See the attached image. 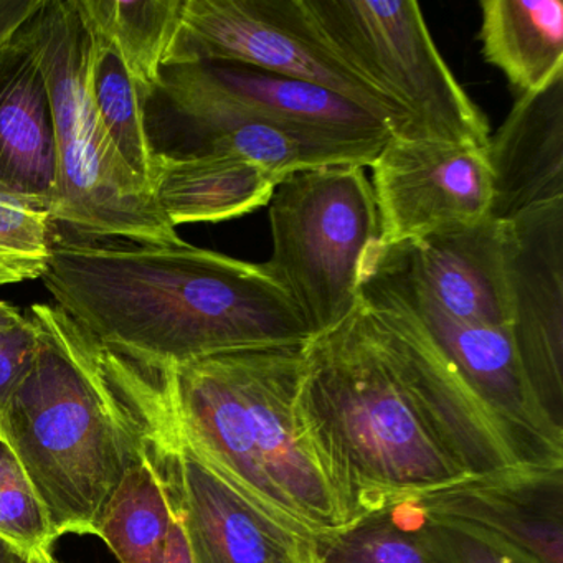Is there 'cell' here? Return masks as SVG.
Returning a JSON list of instances; mask_svg holds the SVG:
<instances>
[{
  "mask_svg": "<svg viewBox=\"0 0 563 563\" xmlns=\"http://www.w3.org/2000/svg\"><path fill=\"white\" fill-rule=\"evenodd\" d=\"M25 319H27V316L22 314L21 309L9 305V302L0 301V332L18 328Z\"/></svg>",
  "mask_w": 563,
  "mask_h": 563,
  "instance_id": "obj_30",
  "label": "cell"
},
{
  "mask_svg": "<svg viewBox=\"0 0 563 563\" xmlns=\"http://www.w3.org/2000/svg\"><path fill=\"white\" fill-rule=\"evenodd\" d=\"M423 411L407 341L390 312L358 301L341 325L305 345L299 413L305 430L328 428L309 443L316 457L319 444H334L324 471L342 509L352 467L354 481L395 489L460 479L463 467Z\"/></svg>",
  "mask_w": 563,
  "mask_h": 563,
  "instance_id": "obj_3",
  "label": "cell"
},
{
  "mask_svg": "<svg viewBox=\"0 0 563 563\" xmlns=\"http://www.w3.org/2000/svg\"><path fill=\"white\" fill-rule=\"evenodd\" d=\"M31 555L0 537V563H29Z\"/></svg>",
  "mask_w": 563,
  "mask_h": 563,
  "instance_id": "obj_31",
  "label": "cell"
},
{
  "mask_svg": "<svg viewBox=\"0 0 563 563\" xmlns=\"http://www.w3.org/2000/svg\"><path fill=\"white\" fill-rule=\"evenodd\" d=\"M325 47L410 118L413 141L486 147V117L441 57L413 0H299Z\"/></svg>",
  "mask_w": 563,
  "mask_h": 563,
  "instance_id": "obj_6",
  "label": "cell"
},
{
  "mask_svg": "<svg viewBox=\"0 0 563 563\" xmlns=\"http://www.w3.org/2000/svg\"><path fill=\"white\" fill-rule=\"evenodd\" d=\"M45 0H0V48L41 11Z\"/></svg>",
  "mask_w": 563,
  "mask_h": 563,
  "instance_id": "obj_27",
  "label": "cell"
},
{
  "mask_svg": "<svg viewBox=\"0 0 563 563\" xmlns=\"http://www.w3.org/2000/svg\"><path fill=\"white\" fill-rule=\"evenodd\" d=\"M319 563H431L407 537L387 526H361L339 532L318 550Z\"/></svg>",
  "mask_w": 563,
  "mask_h": 563,
  "instance_id": "obj_25",
  "label": "cell"
},
{
  "mask_svg": "<svg viewBox=\"0 0 563 563\" xmlns=\"http://www.w3.org/2000/svg\"><path fill=\"white\" fill-rule=\"evenodd\" d=\"M371 167L380 245L415 242L489 216L486 147L391 136Z\"/></svg>",
  "mask_w": 563,
  "mask_h": 563,
  "instance_id": "obj_12",
  "label": "cell"
},
{
  "mask_svg": "<svg viewBox=\"0 0 563 563\" xmlns=\"http://www.w3.org/2000/svg\"><path fill=\"white\" fill-rule=\"evenodd\" d=\"M358 301L407 316L496 413L529 430L542 428L537 415L543 405L527 378L510 328L448 314L384 245L368 256Z\"/></svg>",
  "mask_w": 563,
  "mask_h": 563,
  "instance_id": "obj_11",
  "label": "cell"
},
{
  "mask_svg": "<svg viewBox=\"0 0 563 563\" xmlns=\"http://www.w3.org/2000/svg\"><path fill=\"white\" fill-rule=\"evenodd\" d=\"M157 471L189 533L196 563H316L314 533L275 516L207 463L170 423Z\"/></svg>",
  "mask_w": 563,
  "mask_h": 563,
  "instance_id": "obj_8",
  "label": "cell"
},
{
  "mask_svg": "<svg viewBox=\"0 0 563 563\" xmlns=\"http://www.w3.org/2000/svg\"><path fill=\"white\" fill-rule=\"evenodd\" d=\"M159 110L163 146L170 156H235L258 164L279 183L302 170L367 167L380 153L378 144L351 143L296 130L230 107L183 87L159 74L146 101Z\"/></svg>",
  "mask_w": 563,
  "mask_h": 563,
  "instance_id": "obj_10",
  "label": "cell"
},
{
  "mask_svg": "<svg viewBox=\"0 0 563 563\" xmlns=\"http://www.w3.org/2000/svg\"><path fill=\"white\" fill-rule=\"evenodd\" d=\"M0 537L31 553L55 542L47 510L24 464L0 434Z\"/></svg>",
  "mask_w": 563,
  "mask_h": 563,
  "instance_id": "obj_23",
  "label": "cell"
},
{
  "mask_svg": "<svg viewBox=\"0 0 563 563\" xmlns=\"http://www.w3.org/2000/svg\"><path fill=\"white\" fill-rule=\"evenodd\" d=\"M319 563V562H318Z\"/></svg>",
  "mask_w": 563,
  "mask_h": 563,
  "instance_id": "obj_34",
  "label": "cell"
},
{
  "mask_svg": "<svg viewBox=\"0 0 563 563\" xmlns=\"http://www.w3.org/2000/svg\"><path fill=\"white\" fill-rule=\"evenodd\" d=\"M493 179L489 217H516L563 199V74L517 98L486 146Z\"/></svg>",
  "mask_w": 563,
  "mask_h": 563,
  "instance_id": "obj_17",
  "label": "cell"
},
{
  "mask_svg": "<svg viewBox=\"0 0 563 563\" xmlns=\"http://www.w3.org/2000/svg\"><path fill=\"white\" fill-rule=\"evenodd\" d=\"M163 563H196L186 523L179 510L176 509H174L173 522L164 545Z\"/></svg>",
  "mask_w": 563,
  "mask_h": 563,
  "instance_id": "obj_28",
  "label": "cell"
},
{
  "mask_svg": "<svg viewBox=\"0 0 563 563\" xmlns=\"http://www.w3.org/2000/svg\"><path fill=\"white\" fill-rule=\"evenodd\" d=\"M457 547L461 563H514L489 543L470 537H463Z\"/></svg>",
  "mask_w": 563,
  "mask_h": 563,
  "instance_id": "obj_29",
  "label": "cell"
},
{
  "mask_svg": "<svg viewBox=\"0 0 563 563\" xmlns=\"http://www.w3.org/2000/svg\"><path fill=\"white\" fill-rule=\"evenodd\" d=\"M27 24L0 48V194L51 213L57 177L54 120Z\"/></svg>",
  "mask_w": 563,
  "mask_h": 563,
  "instance_id": "obj_16",
  "label": "cell"
},
{
  "mask_svg": "<svg viewBox=\"0 0 563 563\" xmlns=\"http://www.w3.org/2000/svg\"><path fill=\"white\" fill-rule=\"evenodd\" d=\"M273 252L262 263L289 296L311 338L341 325L358 306L380 219L364 167L302 170L269 200Z\"/></svg>",
  "mask_w": 563,
  "mask_h": 563,
  "instance_id": "obj_5",
  "label": "cell"
},
{
  "mask_svg": "<svg viewBox=\"0 0 563 563\" xmlns=\"http://www.w3.org/2000/svg\"><path fill=\"white\" fill-rule=\"evenodd\" d=\"M512 332L540 404L562 394L563 199L506 222Z\"/></svg>",
  "mask_w": 563,
  "mask_h": 563,
  "instance_id": "obj_13",
  "label": "cell"
},
{
  "mask_svg": "<svg viewBox=\"0 0 563 563\" xmlns=\"http://www.w3.org/2000/svg\"><path fill=\"white\" fill-rule=\"evenodd\" d=\"M54 120L55 229L77 239H123L153 245L184 240L154 194L130 173L104 136L90 91L93 37L77 0H45L29 21Z\"/></svg>",
  "mask_w": 563,
  "mask_h": 563,
  "instance_id": "obj_4",
  "label": "cell"
},
{
  "mask_svg": "<svg viewBox=\"0 0 563 563\" xmlns=\"http://www.w3.org/2000/svg\"><path fill=\"white\" fill-rule=\"evenodd\" d=\"M481 15L484 58L519 97L563 74L562 0H484Z\"/></svg>",
  "mask_w": 563,
  "mask_h": 563,
  "instance_id": "obj_19",
  "label": "cell"
},
{
  "mask_svg": "<svg viewBox=\"0 0 563 563\" xmlns=\"http://www.w3.org/2000/svg\"><path fill=\"white\" fill-rule=\"evenodd\" d=\"M14 283H21L14 275L11 273L4 272V269H0V286L4 285H14Z\"/></svg>",
  "mask_w": 563,
  "mask_h": 563,
  "instance_id": "obj_33",
  "label": "cell"
},
{
  "mask_svg": "<svg viewBox=\"0 0 563 563\" xmlns=\"http://www.w3.org/2000/svg\"><path fill=\"white\" fill-rule=\"evenodd\" d=\"M77 5L88 27L117 48L147 100L176 38L184 0H77Z\"/></svg>",
  "mask_w": 563,
  "mask_h": 563,
  "instance_id": "obj_20",
  "label": "cell"
},
{
  "mask_svg": "<svg viewBox=\"0 0 563 563\" xmlns=\"http://www.w3.org/2000/svg\"><path fill=\"white\" fill-rule=\"evenodd\" d=\"M35 349L37 331L29 316L18 328L0 332V410L31 365Z\"/></svg>",
  "mask_w": 563,
  "mask_h": 563,
  "instance_id": "obj_26",
  "label": "cell"
},
{
  "mask_svg": "<svg viewBox=\"0 0 563 563\" xmlns=\"http://www.w3.org/2000/svg\"><path fill=\"white\" fill-rule=\"evenodd\" d=\"M45 288L98 344L170 371L262 345L311 341L263 265L183 242L153 245L55 233Z\"/></svg>",
  "mask_w": 563,
  "mask_h": 563,
  "instance_id": "obj_1",
  "label": "cell"
},
{
  "mask_svg": "<svg viewBox=\"0 0 563 563\" xmlns=\"http://www.w3.org/2000/svg\"><path fill=\"white\" fill-rule=\"evenodd\" d=\"M161 75L213 100L296 130L378 146L391 137L387 124L361 104L318 85L250 65H164Z\"/></svg>",
  "mask_w": 563,
  "mask_h": 563,
  "instance_id": "obj_15",
  "label": "cell"
},
{
  "mask_svg": "<svg viewBox=\"0 0 563 563\" xmlns=\"http://www.w3.org/2000/svg\"><path fill=\"white\" fill-rule=\"evenodd\" d=\"M305 345L236 349L223 352V358L245 405L266 474L301 519L316 533H325L341 526L344 509L319 466L299 415Z\"/></svg>",
  "mask_w": 563,
  "mask_h": 563,
  "instance_id": "obj_9",
  "label": "cell"
},
{
  "mask_svg": "<svg viewBox=\"0 0 563 563\" xmlns=\"http://www.w3.org/2000/svg\"><path fill=\"white\" fill-rule=\"evenodd\" d=\"M29 563H60V560L55 559L51 550H38V552L31 553Z\"/></svg>",
  "mask_w": 563,
  "mask_h": 563,
  "instance_id": "obj_32",
  "label": "cell"
},
{
  "mask_svg": "<svg viewBox=\"0 0 563 563\" xmlns=\"http://www.w3.org/2000/svg\"><path fill=\"white\" fill-rule=\"evenodd\" d=\"M90 32V91L98 123L124 166L154 194L156 151L147 131L146 98L117 48Z\"/></svg>",
  "mask_w": 563,
  "mask_h": 563,
  "instance_id": "obj_22",
  "label": "cell"
},
{
  "mask_svg": "<svg viewBox=\"0 0 563 563\" xmlns=\"http://www.w3.org/2000/svg\"><path fill=\"white\" fill-rule=\"evenodd\" d=\"M279 180L235 156H154V197L174 227L217 223L255 212Z\"/></svg>",
  "mask_w": 563,
  "mask_h": 563,
  "instance_id": "obj_18",
  "label": "cell"
},
{
  "mask_svg": "<svg viewBox=\"0 0 563 563\" xmlns=\"http://www.w3.org/2000/svg\"><path fill=\"white\" fill-rule=\"evenodd\" d=\"M29 318L37 349L0 410V434L24 464L55 540L95 536L124 474L154 451L159 375L98 344L58 306Z\"/></svg>",
  "mask_w": 563,
  "mask_h": 563,
  "instance_id": "obj_2",
  "label": "cell"
},
{
  "mask_svg": "<svg viewBox=\"0 0 563 563\" xmlns=\"http://www.w3.org/2000/svg\"><path fill=\"white\" fill-rule=\"evenodd\" d=\"M384 246L448 314L496 328L512 325L506 222L487 216Z\"/></svg>",
  "mask_w": 563,
  "mask_h": 563,
  "instance_id": "obj_14",
  "label": "cell"
},
{
  "mask_svg": "<svg viewBox=\"0 0 563 563\" xmlns=\"http://www.w3.org/2000/svg\"><path fill=\"white\" fill-rule=\"evenodd\" d=\"M235 62L334 91L413 141L410 118L354 74L309 24L299 0H184L164 65Z\"/></svg>",
  "mask_w": 563,
  "mask_h": 563,
  "instance_id": "obj_7",
  "label": "cell"
},
{
  "mask_svg": "<svg viewBox=\"0 0 563 563\" xmlns=\"http://www.w3.org/2000/svg\"><path fill=\"white\" fill-rule=\"evenodd\" d=\"M54 235L48 210L0 194V269L21 282L42 278L51 260Z\"/></svg>",
  "mask_w": 563,
  "mask_h": 563,
  "instance_id": "obj_24",
  "label": "cell"
},
{
  "mask_svg": "<svg viewBox=\"0 0 563 563\" xmlns=\"http://www.w3.org/2000/svg\"><path fill=\"white\" fill-rule=\"evenodd\" d=\"M174 509L153 456L131 467L95 527L120 563H163Z\"/></svg>",
  "mask_w": 563,
  "mask_h": 563,
  "instance_id": "obj_21",
  "label": "cell"
}]
</instances>
